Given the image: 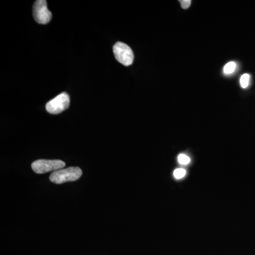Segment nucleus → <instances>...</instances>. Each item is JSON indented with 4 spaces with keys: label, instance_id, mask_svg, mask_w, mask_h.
Returning <instances> with one entry per match:
<instances>
[{
    "label": "nucleus",
    "instance_id": "1",
    "mask_svg": "<svg viewBox=\"0 0 255 255\" xmlns=\"http://www.w3.org/2000/svg\"><path fill=\"white\" fill-rule=\"evenodd\" d=\"M82 171L80 167H70L68 168L58 169L50 175V182L61 184L68 182H75L81 177Z\"/></svg>",
    "mask_w": 255,
    "mask_h": 255
},
{
    "label": "nucleus",
    "instance_id": "2",
    "mask_svg": "<svg viewBox=\"0 0 255 255\" xmlns=\"http://www.w3.org/2000/svg\"><path fill=\"white\" fill-rule=\"evenodd\" d=\"M65 162L60 159H38L31 164V168L36 174H45L63 169Z\"/></svg>",
    "mask_w": 255,
    "mask_h": 255
},
{
    "label": "nucleus",
    "instance_id": "3",
    "mask_svg": "<svg viewBox=\"0 0 255 255\" xmlns=\"http://www.w3.org/2000/svg\"><path fill=\"white\" fill-rule=\"evenodd\" d=\"M113 51L116 59L124 66H129L133 63V52L125 43L117 42L113 47Z\"/></svg>",
    "mask_w": 255,
    "mask_h": 255
},
{
    "label": "nucleus",
    "instance_id": "4",
    "mask_svg": "<svg viewBox=\"0 0 255 255\" xmlns=\"http://www.w3.org/2000/svg\"><path fill=\"white\" fill-rule=\"evenodd\" d=\"M33 15L36 22L39 24H47L52 18V13L47 6L46 0H37L33 7Z\"/></svg>",
    "mask_w": 255,
    "mask_h": 255
},
{
    "label": "nucleus",
    "instance_id": "5",
    "mask_svg": "<svg viewBox=\"0 0 255 255\" xmlns=\"http://www.w3.org/2000/svg\"><path fill=\"white\" fill-rule=\"evenodd\" d=\"M70 106V97L63 92L46 104L47 112L51 114H58L66 110Z\"/></svg>",
    "mask_w": 255,
    "mask_h": 255
},
{
    "label": "nucleus",
    "instance_id": "6",
    "mask_svg": "<svg viewBox=\"0 0 255 255\" xmlns=\"http://www.w3.org/2000/svg\"><path fill=\"white\" fill-rule=\"evenodd\" d=\"M236 68V64L235 62H230L225 65L224 68H223V73L226 75H230L232 74L235 71Z\"/></svg>",
    "mask_w": 255,
    "mask_h": 255
},
{
    "label": "nucleus",
    "instance_id": "7",
    "mask_svg": "<svg viewBox=\"0 0 255 255\" xmlns=\"http://www.w3.org/2000/svg\"><path fill=\"white\" fill-rule=\"evenodd\" d=\"M250 78H251V76L249 74H244L242 75L240 82H241V85L243 88L246 89L249 86Z\"/></svg>",
    "mask_w": 255,
    "mask_h": 255
},
{
    "label": "nucleus",
    "instance_id": "8",
    "mask_svg": "<svg viewBox=\"0 0 255 255\" xmlns=\"http://www.w3.org/2000/svg\"><path fill=\"white\" fill-rule=\"evenodd\" d=\"M178 162L179 164H182V165H186L190 162V158L188 157L187 155H184V154H180L178 155Z\"/></svg>",
    "mask_w": 255,
    "mask_h": 255
},
{
    "label": "nucleus",
    "instance_id": "9",
    "mask_svg": "<svg viewBox=\"0 0 255 255\" xmlns=\"http://www.w3.org/2000/svg\"><path fill=\"white\" fill-rule=\"evenodd\" d=\"M186 173H187V172H186L185 169L182 168L177 169L174 170V177L177 179H182L186 175Z\"/></svg>",
    "mask_w": 255,
    "mask_h": 255
},
{
    "label": "nucleus",
    "instance_id": "10",
    "mask_svg": "<svg viewBox=\"0 0 255 255\" xmlns=\"http://www.w3.org/2000/svg\"><path fill=\"white\" fill-rule=\"evenodd\" d=\"M181 6L184 9H187L191 6V1L190 0H180Z\"/></svg>",
    "mask_w": 255,
    "mask_h": 255
}]
</instances>
